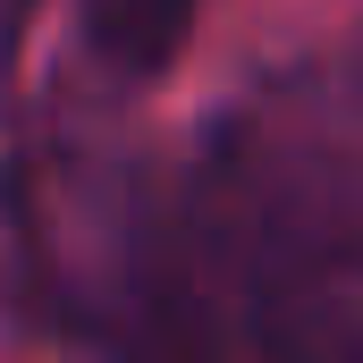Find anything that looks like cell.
I'll return each instance as SVG.
<instances>
[{
  "label": "cell",
  "mask_w": 363,
  "mask_h": 363,
  "mask_svg": "<svg viewBox=\"0 0 363 363\" xmlns=\"http://www.w3.org/2000/svg\"><path fill=\"white\" fill-rule=\"evenodd\" d=\"M26 9H34V0H0V60H9V43H17V26H26Z\"/></svg>",
  "instance_id": "cell-3"
},
{
  "label": "cell",
  "mask_w": 363,
  "mask_h": 363,
  "mask_svg": "<svg viewBox=\"0 0 363 363\" xmlns=\"http://www.w3.org/2000/svg\"><path fill=\"white\" fill-rule=\"evenodd\" d=\"M194 9L203 0H77V26H85V51L118 77H161L194 34Z\"/></svg>",
  "instance_id": "cell-2"
},
{
  "label": "cell",
  "mask_w": 363,
  "mask_h": 363,
  "mask_svg": "<svg viewBox=\"0 0 363 363\" xmlns=\"http://www.w3.org/2000/svg\"><path fill=\"white\" fill-rule=\"evenodd\" d=\"M152 347L363 355V85H254L161 178Z\"/></svg>",
  "instance_id": "cell-1"
}]
</instances>
